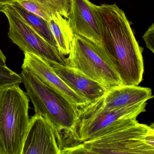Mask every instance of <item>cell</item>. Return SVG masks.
Listing matches in <instances>:
<instances>
[{
    "label": "cell",
    "instance_id": "obj_3",
    "mask_svg": "<svg viewBox=\"0 0 154 154\" xmlns=\"http://www.w3.org/2000/svg\"><path fill=\"white\" fill-rule=\"evenodd\" d=\"M22 82L35 108V114L45 118L62 138L72 133L79 119L80 110L30 71L22 69Z\"/></svg>",
    "mask_w": 154,
    "mask_h": 154
},
{
    "label": "cell",
    "instance_id": "obj_6",
    "mask_svg": "<svg viewBox=\"0 0 154 154\" xmlns=\"http://www.w3.org/2000/svg\"><path fill=\"white\" fill-rule=\"evenodd\" d=\"M146 101L111 110L87 105L80 109L79 119L72 133L79 143L93 138L123 121L137 117L146 111Z\"/></svg>",
    "mask_w": 154,
    "mask_h": 154
},
{
    "label": "cell",
    "instance_id": "obj_2",
    "mask_svg": "<svg viewBox=\"0 0 154 154\" xmlns=\"http://www.w3.org/2000/svg\"><path fill=\"white\" fill-rule=\"evenodd\" d=\"M137 118L125 120L95 137L64 148L61 154H154V124L139 123Z\"/></svg>",
    "mask_w": 154,
    "mask_h": 154
},
{
    "label": "cell",
    "instance_id": "obj_5",
    "mask_svg": "<svg viewBox=\"0 0 154 154\" xmlns=\"http://www.w3.org/2000/svg\"><path fill=\"white\" fill-rule=\"evenodd\" d=\"M66 65L100 83L107 91L122 85L121 79L102 46L74 35Z\"/></svg>",
    "mask_w": 154,
    "mask_h": 154
},
{
    "label": "cell",
    "instance_id": "obj_1",
    "mask_svg": "<svg viewBox=\"0 0 154 154\" xmlns=\"http://www.w3.org/2000/svg\"><path fill=\"white\" fill-rule=\"evenodd\" d=\"M102 46L114 65L122 85H138L144 72L142 52L125 13L115 3L96 6Z\"/></svg>",
    "mask_w": 154,
    "mask_h": 154
},
{
    "label": "cell",
    "instance_id": "obj_15",
    "mask_svg": "<svg viewBox=\"0 0 154 154\" xmlns=\"http://www.w3.org/2000/svg\"><path fill=\"white\" fill-rule=\"evenodd\" d=\"M10 4L33 30L50 45L58 49L56 42L49 29L48 21L39 16L28 11L17 2Z\"/></svg>",
    "mask_w": 154,
    "mask_h": 154
},
{
    "label": "cell",
    "instance_id": "obj_14",
    "mask_svg": "<svg viewBox=\"0 0 154 154\" xmlns=\"http://www.w3.org/2000/svg\"><path fill=\"white\" fill-rule=\"evenodd\" d=\"M48 22L59 52L65 56L68 55L74 35L68 20L57 14L52 16Z\"/></svg>",
    "mask_w": 154,
    "mask_h": 154
},
{
    "label": "cell",
    "instance_id": "obj_7",
    "mask_svg": "<svg viewBox=\"0 0 154 154\" xmlns=\"http://www.w3.org/2000/svg\"><path fill=\"white\" fill-rule=\"evenodd\" d=\"M2 12L8 20L9 37L24 54H34L48 63H55L66 65L65 56L33 30L23 20L11 4L5 5Z\"/></svg>",
    "mask_w": 154,
    "mask_h": 154
},
{
    "label": "cell",
    "instance_id": "obj_13",
    "mask_svg": "<svg viewBox=\"0 0 154 154\" xmlns=\"http://www.w3.org/2000/svg\"><path fill=\"white\" fill-rule=\"evenodd\" d=\"M17 2L28 11L48 21L57 14L67 19L72 0H18Z\"/></svg>",
    "mask_w": 154,
    "mask_h": 154
},
{
    "label": "cell",
    "instance_id": "obj_8",
    "mask_svg": "<svg viewBox=\"0 0 154 154\" xmlns=\"http://www.w3.org/2000/svg\"><path fill=\"white\" fill-rule=\"evenodd\" d=\"M22 69L28 70L43 82L60 94L76 109H83L90 104L89 101L73 90L54 71L48 63L30 53H24Z\"/></svg>",
    "mask_w": 154,
    "mask_h": 154
},
{
    "label": "cell",
    "instance_id": "obj_10",
    "mask_svg": "<svg viewBox=\"0 0 154 154\" xmlns=\"http://www.w3.org/2000/svg\"><path fill=\"white\" fill-rule=\"evenodd\" d=\"M96 6L89 0H72L67 20L74 35L102 46L101 28Z\"/></svg>",
    "mask_w": 154,
    "mask_h": 154
},
{
    "label": "cell",
    "instance_id": "obj_20",
    "mask_svg": "<svg viewBox=\"0 0 154 154\" xmlns=\"http://www.w3.org/2000/svg\"><path fill=\"white\" fill-rule=\"evenodd\" d=\"M5 4L0 3V13L2 12V10L3 9V7L5 6Z\"/></svg>",
    "mask_w": 154,
    "mask_h": 154
},
{
    "label": "cell",
    "instance_id": "obj_16",
    "mask_svg": "<svg viewBox=\"0 0 154 154\" xmlns=\"http://www.w3.org/2000/svg\"><path fill=\"white\" fill-rule=\"evenodd\" d=\"M21 83L20 75L13 72L6 65H0V90L9 86L20 85Z\"/></svg>",
    "mask_w": 154,
    "mask_h": 154
},
{
    "label": "cell",
    "instance_id": "obj_12",
    "mask_svg": "<svg viewBox=\"0 0 154 154\" xmlns=\"http://www.w3.org/2000/svg\"><path fill=\"white\" fill-rule=\"evenodd\" d=\"M48 63L66 83L86 98L90 104L95 102L107 92L100 83L72 67L55 63Z\"/></svg>",
    "mask_w": 154,
    "mask_h": 154
},
{
    "label": "cell",
    "instance_id": "obj_18",
    "mask_svg": "<svg viewBox=\"0 0 154 154\" xmlns=\"http://www.w3.org/2000/svg\"><path fill=\"white\" fill-rule=\"evenodd\" d=\"M6 57L0 48V65H6Z\"/></svg>",
    "mask_w": 154,
    "mask_h": 154
},
{
    "label": "cell",
    "instance_id": "obj_17",
    "mask_svg": "<svg viewBox=\"0 0 154 154\" xmlns=\"http://www.w3.org/2000/svg\"><path fill=\"white\" fill-rule=\"evenodd\" d=\"M143 38L146 43L147 48H148L152 53H154V24L151 25L148 29L143 36Z\"/></svg>",
    "mask_w": 154,
    "mask_h": 154
},
{
    "label": "cell",
    "instance_id": "obj_9",
    "mask_svg": "<svg viewBox=\"0 0 154 154\" xmlns=\"http://www.w3.org/2000/svg\"><path fill=\"white\" fill-rule=\"evenodd\" d=\"M63 148L61 139L49 122L39 114L31 117L21 154H61Z\"/></svg>",
    "mask_w": 154,
    "mask_h": 154
},
{
    "label": "cell",
    "instance_id": "obj_19",
    "mask_svg": "<svg viewBox=\"0 0 154 154\" xmlns=\"http://www.w3.org/2000/svg\"><path fill=\"white\" fill-rule=\"evenodd\" d=\"M18 0H0V3L5 4H10L17 1Z\"/></svg>",
    "mask_w": 154,
    "mask_h": 154
},
{
    "label": "cell",
    "instance_id": "obj_4",
    "mask_svg": "<svg viewBox=\"0 0 154 154\" xmlns=\"http://www.w3.org/2000/svg\"><path fill=\"white\" fill-rule=\"evenodd\" d=\"M20 85L0 90V154H21L28 131L29 99Z\"/></svg>",
    "mask_w": 154,
    "mask_h": 154
},
{
    "label": "cell",
    "instance_id": "obj_11",
    "mask_svg": "<svg viewBox=\"0 0 154 154\" xmlns=\"http://www.w3.org/2000/svg\"><path fill=\"white\" fill-rule=\"evenodd\" d=\"M153 98L150 88L122 85L107 91L99 100L88 105L101 109L111 110L143 101H147Z\"/></svg>",
    "mask_w": 154,
    "mask_h": 154
}]
</instances>
